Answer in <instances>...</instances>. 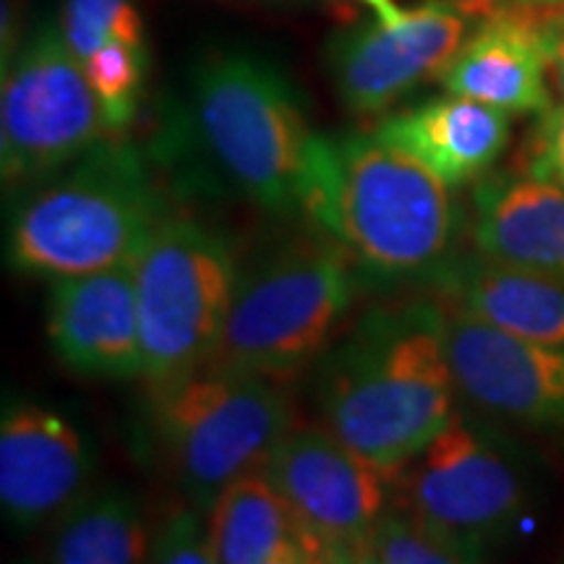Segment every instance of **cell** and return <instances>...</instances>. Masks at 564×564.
Returning a JSON list of instances; mask_svg holds the SVG:
<instances>
[{
	"instance_id": "obj_1",
	"label": "cell",
	"mask_w": 564,
	"mask_h": 564,
	"mask_svg": "<svg viewBox=\"0 0 564 564\" xmlns=\"http://www.w3.org/2000/svg\"><path fill=\"white\" fill-rule=\"evenodd\" d=\"M457 382L434 303L373 308L322 358L324 429L361 453L387 478L455 415Z\"/></svg>"
},
{
	"instance_id": "obj_2",
	"label": "cell",
	"mask_w": 564,
	"mask_h": 564,
	"mask_svg": "<svg viewBox=\"0 0 564 564\" xmlns=\"http://www.w3.org/2000/svg\"><path fill=\"white\" fill-rule=\"evenodd\" d=\"M411 154L352 133L322 139L306 212L345 257L382 280L432 278L453 259L455 196Z\"/></svg>"
},
{
	"instance_id": "obj_3",
	"label": "cell",
	"mask_w": 564,
	"mask_h": 564,
	"mask_svg": "<svg viewBox=\"0 0 564 564\" xmlns=\"http://www.w3.org/2000/svg\"><path fill=\"white\" fill-rule=\"evenodd\" d=\"M162 217L137 147L102 139L19 204L6 259L13 272L51 282L131 267Z\"/></svg>"
},
{
	"instance_id": "obj_4",
	"label": "cell",
	"mask_w": 564,
	"mask_h": 564,
	"mask_svg": "<svg viewBox=\"0 0 564 564\" xmlns=\"http://www.w3.org/2000/svg\"><path fill=\"white\" fill-rule=\"evenodd\" d=\"M196 131L217 165L257 207L306 212L322 139L274 63L253 53H217L192 74Z\"/></svg>"
},
{
	"instance_id": "obj_5",
	"label": "cell",
	"mask_w": 564,
	"mask_h": 564,
	"mask_svg": "<svg viewBox=\"0 0 564 564\" xmlns=\"http://www.w3.org/2000/svg\"><path fill=\"white\" fill-rule=\"evenodd\" d=\"M356 299L340 246L293 243L238 280L209 371L285 382L324 358Z\"/></svg>"
},
{
	"instance_id": "obj_6",
	"label": "cell",
	"mask_w": 564,
	"mask_h": 564,
	"mask_svg": "<svg viewBox=\"0 0 564 564\" xmlns=\"http://www.w3.org/2000/svg\"><path fill=\"white\" fill-rule=\"evenodd\" d=\"M152 429L175 486L204 514L230 484L264 470L295 426L280 382L204 369L152 390Z\"/></svg>"
},
{
	"instance_id": "obj_7",
	"label": "cell",
	"mask_w": 564,
	"mask_h": 564,
	"mask_svg": "<svg viewBox=\"0 0 564 564\" xmlns=\"http://www.w3.org/2000/svg\"><path fill=\"white\" fill-rule=\"evenodd\" d=\"M131 272L150 390L207 369L241 280L230 243L188 217H162Z\"/></svg>"
},
{
	"instance_id": "obj_8",
	"label": "cell",
	"mask_w": 564,
	"mask_h": 564,
	"mask_svg": "<svg viewBox=\"0 0 564 564\" xmlns=\"http://www.w3.org/2000/svg\"><path fill=\"white\" fill-rule=\"evenodd\" d=\"M398 484L400 510L468 564H484L528 502L512 449L460 411L400 470Z\"/></svg>"
},
{
	"instance_id": "obj_9",
	"label": "cell",
	"mask_w": 564,
	"mask_h": 564,
	"mask_svg": "<svg viewBox=\"0 0 564 564\" xmlns=\"http://www.w3.org/2000/svg\"><path fill=\"white\" fill-rule=\"evenodd\" d=\"M108 137L61 19L34 26L3 66L0 171L6 186L42 183Z\"/></svg>"
},
{
	"instance_id": "obj_10",
	"label": "cell",
	"mask_w": 564,
	"mask_h": 564,
	"mask_svg": "<svg viewBox=\"0 0 564 564\" xmlns=\"http://www.w3.org/2000/svg\"><path fill=\"white\" fill-rule=\"evenodd\" d=\"M264 474L291 505L301 531L322 544L366 552L387 512V474L329 429H293Z\"/></svg>"
},
{
	"instance_id": "obj_11",
	"label": "cell",
	"mask_w": 564,
	"mask_h": 564,
	"mask_svg": "<svg viewBox=\"0 0 564 564\" xmlns=\"http://www.w3.org/2000/svg\"><path fill=\"white\" fill-rule=\"evenodd\" d=\"M468 19L426 0L400 24L352 26L327 42V68L345 108L373 116L392 108L426 79H440L465 42Z\"/></svg>"
},
{
	"instance_id": "obj_12",
	"label": "cell",
	"mask_w": 564,
	"mask_h": 564,
	"mask_svg": "<svg viewBox=\"0 0 564 564\" xmlns=\"http://www.w3.org/2000/svg\"><path fill=\"white\" fill-rule=\"evenodd\" d=\"M444 340L457 390L481 411L533 429H564V348L533 343L455 308Z\"/></svg>"
},
{
	"instance_id": "obj_13",
	"label": "cell",
	"mask_w": 564,
	"mask_h": 564,
	"mask_svg": "<svg viewBox=\"0 0 564 564\" xmlns=\"http://www.w3.org/2000/svg\"><path fill=\"white\" fill-rule=\"evenodd\" d=\"M95 453L79 426L51 405L9 400L0 419V507L17 531L55 523L87 497Z\"/></svg>"
},
{
	"instance_id": "obj_14",
	"label": "cell",
	"mask_w": 564,
	"mask_h": 564,
	"mask_svg": "<svg viewBox=\"0 0 564 564\" xmlns=\"http://www.w3.org/2000/svg\"><path fill=\"white\" fill-rule=\"evenodd\" d=\"M47 343L68 371L89 379H144L137 285L131 267L53 280Z\"/></svg>"
},
{
	"instance_id": "obj_15",
	"label": "cell",
	"mask_w": 564,
	"mask_h": 564,
	"mask_svg": "<svg viewBox=\"0 0 564 564\" xmlns=\"http://www.w3.org/2000/svg\"><path fill=\"white\" fill-rule=\"evenodd\" d=\"M476 24V32L436 79L442 89L505 112L552 110L539 13L533 6H514Z\"/></svg>"
},
{
	"instance_id": "obj_16",
	"label": "cell",
	"mask_w": 564,
	"mask_h": 564,
	"mask_svg": "<svg viewBox=\"0 0 564 564\" xmlns=\"http://www.w3.org/2000/svg\"><path fill=\"white\" fill-rule=\"evenodd\" d=\"M371 133L455 188L476 181L502 158L510 139V112L444 95L387 116Z\"/></svg>"
},
{
	"instance_id": "obj_17",
	"label": "cell",
	"mask_w": 564,
	"mask_h": 564,
	"mask_svg": "<svg viewBox=\"0 0 564 564\" xmlns=\"http://www.w3.org/2000/svg\"><path fill=\"white\" fill-rule=\"evenodd\" d=\"M474 241L484 257L564 285V188L541 175L484 181Z\"/></svg>"
},
{
	"instance_id": "obj_18",
	"label": "cell",
	"mask_w": 564,
	"mask_h": 564,
	"mask_svg": "<svg viewBox=\"0 0 564 564\" xmlns=\"http://www.w3.org/2000/svg\"><path fill=\"white\" fill-rule=\"evenodd\" d=\"M455 308L533 343L564 348V285L484 257H453L434 274Z\"/></svg>"
},
{
	"instance_id": "obj_19",
	"label": "cell",
	"mask_w": 564,
	"mask_h": 564,
	"mask_svg": "<svg viewBox=\"0 0 564 564\" xmlns=\"http://www.w3.org/2000/svg\"><path fill=\"white\" fill-rule=\"evenodd\" d=\"M154 531L139 494L102 486L53 523L37 564H147Z\"/></svg>"
},
{
	"instance_id": "obj_20",
	"label": "cell",
	"mask_w": 564,
	"mask_h": 564,
	"mask_svg": "<svg viewBox=\"0 0 564 564\" xmlns=\"http://www.w3.org/2000/svg\"><path fill=\"white\" fill-rule=\"evenodd\" d=\"M204 523L223 564H259L303 539L299 518L264 470L230 484L204 512Z\"/></svg>"
},
{
	"instance_id": "obj_21",
	"label": "cell",
	"mask_w": 564,
	"mask_h": 564,
	"mask_svg": "<svg viewBox=\"0 0 564 564\" xmlns=\"http://www.w3.org/2000/svg\"><path fill=\"white\" fill-rule=\"evenodd\" d=\"M147 70H150V51L126 42H108L84 63V74L100 102L110 137L123 133L137 121Z\"/></svg>"
},
{
	"instance_id": "obj_22",
	"label": "cell",
	"mask_w": 564,
	"mask_h": 564,
	"mask_svg": "<svg viewBox=\"0 0 564 564\" xmlns=\"http://www.w3.org/2000/svg\"><path fill=\"white\" fill-rule=\"evenodd\" d=\"M61 26L82 66L108 42L147 47V26L137 0H63Z\"/></svg>"
},
{
	"instance_id": "obj_23",
	"label": "cell",
	"mask_w": 564,
	"mask_h": 564,
	"mask_svg": "<svg viewBox=\"0 0 564 564\" xmlns=\"http://www.w3.org/2000/svg\"><path fill=\"white\" fill-rule=\"evenodd\" d=\"M371 554L379 564H468L403 510H387L373 528Z\"/></svg>"
},
{
	"instance_id": "obj_24",
	"label": "cell",
	"mask_w": 564,
	"mask_h": 564,
	"mask_svg": "<svg viewBox=\"0 0 564 564\" xmlns=\"http://www.w3.org/2000/svg\"><path fill=\"white\" fill-rule=\"evenodd\" d=\"M147 564H223L209 544L204 514L194 507L173 512L154 528Z\"/></svg>"
},
{
	"instance_id": "obj_25",
	"label": "cell",
	"mask_w": 564,
	"mask_h": 564,
	"mask_svg": "<svg viewBox=\"0 0 564 564\" xmlns=\"http://www.w3.org/2000/svg\"><path fill=\"white\" fill-rule=\"evenodd\" d=\"M531 175H541L564 188V102L544 112V121L535 133Z\"/></svg>"
},
{
	"instance_id": "obj_26",
	"label": "cell",
	"mask_w": 564,
	"mask_h": 564,
	"mask_svg": "<svg viewBox=\"0 0 564 564\" xmlns=\"http://www.w3.org/2000/svg\"><path fill=\"white\" fill-rule=\"evenodd\" d=\"M535 13H539V30L541 45H544L549 84H554L556 95H560V100L564 102V6L535 9Z\"/></svg>"
},
{
	"instance_id": "obj_27",
	"label": "cell",
	"mask_w": 564,
	"mask_h": 564,
	"mask_svg": "<svg viewBox=\"0 0 564 564\" xmlns=\"http://www.w3.org/2000/svg\"><path fill=\"white\" fill-rule=\"evenodd\" d=\"M436 3L449 6V9L463 13L468 21H481V19L494 17V13L514 9L520 0H436Z\"/></svg>"
},
{
	"instance_id": "obj_28",
	"label": "cell",
	"mask_w": 564,
	"mask_h": 564,
	"mask_svg": "<svg viewBox=\"0 0 564 564\" xmlns=\"http://www.w3.org/2000/svg\"><path fill=\"white\" fill-rule=\"evenodd\" d=\"M303 544H306V564H361L364 552H348V549L322 544L308 535H303Z\"/></svg>"
},
{
	"instance_id": "obj_29",
	"label": "cell",
	"mask_w": 564,
	"mask_h": 564,
	"mask_svg": "<svg viewBox=\"0 0 564 564\" xmlns=\"http://www.w3.org/2000/svg\"><path fill=\"white\" fill-rule=\"evenodd\" d=\"M364 6H369V9L377 13L379 21H384V24H400L408 17V11L400 9L394 0H361Z\"/></svg>"
},
{
	"instance_id": "obj_30",
	"label": "cell",
	"mask_w": 564,
	"mask_h": 564,
	"mask_svg": "<svg viewBox=\"0 0 564 564\" xmlns=\"http://www.w3.org/2000/svg\"><path fill=\"white\" fill-rule=\"evenodd\" d=\"M259 564H306V544H303V539L293 541V544L282 546L280 552L267 556Z\"/></svg>"
},
{
	"instance_id": "obj_31",
	"label": "cell",
	"mask_w": 564,
	"mask_h": 564,
	"mask_svg": "<svg viewBox=\"0 0 564 564\" xmlns=\"http://www.w3.org/2000/svg\"><path fill=\"white\" fill-rule=\"evenodd\" d=\"M518 6H535V9H549V6H564V0H520Z\"/></svg>"
},
{
	"instance_id": "obj_32",
	"label": "cell",
	"mask_w": 564,
	"mask_h": 564,
	"mask_svg": "<svg viewBox=\"0 0 564 564\" xmlns=\"http://www.w3.org/2000/svg\"><path fill=\"white\" fill-rule=\"evenodd\" d=\"M361 564H379V562H377V556L371 554V549H366V552L361 554Z\"/></svg>"
},
{
	"instance_id": "obj_33",
	"label": "cell",
	"mask_w": 564,
	"mask_h": 564,
	"mask_svg": "<svg viewBox=\"0 0 564 564\" xmlns=\"http://www.w3.org/2000/svg\"><path fill=\"white\" fill-rule=\"evenodd\" d=\"M24 564H37V562H24Z\"/></svg>"
}]
</instances>
